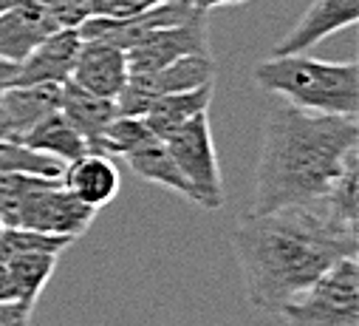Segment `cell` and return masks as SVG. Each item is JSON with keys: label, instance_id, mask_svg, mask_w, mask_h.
Returning <instances> with one entry per match:
<instances>
[{"label": "cell", "instance_id": "1", "mask_svg": "<svg viewBox=\"0 0 359 326\" xmlns=\"http://www.w3.org/2000/svg\"><path fill=\"white\" fill-rule=\"evenodd\" d=\"M232 247L243 273L246 298L255 309L280 315L339 259H356V227L334 219L323 202L283 207L272 213H246Z\"/></svg>", "mask_w": 359, "mask_h": 326}, {"label": "cell", "instance_id": "2", "mask_svg": "<svg viewBox=\"0 0 359 326\" xmlns=\"http://www.w3.org/2000/svg\"><path fill=\"white\" fill-rule=\"evenodd\" d=\"M356 148V117L317 114L278 103L263 122L249 213H272L323 199Z\"/></svg>", "mask_w": 359, "mask_h": 326}, {"label": "cell", "instance_id": "3", "mask_svg": "<svg viewBox=\"0 0 359 326\" xmlns=\"http://www.w3.org/2000/svg\"><path fill=\"white\" fill-rule=\"evenodd\" d=\"M255 83L303 111L356 117L359 68L356 63H328L303 54H269L252 71Z\"/></svg>", "mask_w": 359, "mask_h": 326}, {"label": "cell", "instance_id": "4", "mask_svg": "<svg viewBox=\"0 0 359 326\" xmlns=\"http://www.w3.org/2000/svg\"><path fill=\"white\" fill-rule=\"evenodd\" d=\"M289 326H359V264L339 259L280 309Z\"/></svg>", "mask_w": 359, "mask_h": 326}, {"label": "cell", "instance_id": "5", "mask_svg": "<svg viewBox=\"0 0 359 326\" xmlns=\"http://www.w3.org/2000/svg\"><path fill=\"white\" fill-rule=\"evenodd\" d=\"M167 150L172 153L178 171L184 174L190 188L196 190V204L207 210H218L224 204V182H221V165L212 142L210 117L198 114L182 128L164 136Z\"/></svg>", "mask_w": 359, "mask_h": 326}, {"label": "cell", "instance_id": "6", "mask_svg": "<svg viewBox=\"0 0 359 326\" xmlns=\"http://www.w3.org/2000/svg\"><path fill=\"white\" fill-rule=\"evenodd\" d=\"M218 68L212 54H190V57H178L161 68L153 71H139L130 74L125 89L116 97V108L119 114H130V117H144L147 105L161 97V94H172V91H187V89H198L204 83H215Z\"/></svg>", "mask_w": 359, "mask_h": 326}, {"label": "cell", "instance_id": "7", "mask_svg": "<svg viewBox=\"0 0 359 326\" xmlns=\"http://www.w3.org/2000/svg\"><path fill=\"white\" fill-rule=\"evenodd\" d=\"M97 210L79 202L60 179L46 182L43 188L32 190L12 219L4 227H29L51 235H65V238H79L88 227H91Z\"/></svg>", "mask_w": 359, "mask_h": 326}, {"label": "cell", "instance_id": "8", "mask_svg": "<svg viewBox=\"0 0 359 326\" xmlns=\"http://www.w3.org/2000/svg\"><path fill=\"white\" fill-rule=\"evenodd\" d=\"M207 15H210V12H201V15H196V18L187 20V23L167 26V29H156V32L139 37L130 48H125L130 74L161 68V65H167V63H172V60H178V57L210 54Z\"/></svg>", "mask_w": 359, "mask_h": 326}, {"label": "cell", "instance_id": "9", "mask_svg": "<svg viewBox=\"0 0 359 326\" xmlns=\"http://www.w3.org/2000/svg\"><path fill=\"white\" fill-rule=\"evenodd\" d=\"M128 77H130V68H128L125 48L105 40H82L74 71H71V83H76L79 89L91 91L97 97L116 100L128 83Z\"/></svg>", "mask_w": 359, "mask_h": 326}, {"label": "cell", "instance_id": "10", "mask_svg": "<svg viewBox=\"0 0 359 326\" xmlns=\"http://www.w3.org/2000/svg\"><path fill=\"white\" fill-rule=\"evenodd\" d=\"M359 20V0H314L272 54H303L323 43L328 34L348 29Z\"/></svg>", "mask_w": 359, "mask_h": 326}, {"label": "cell", "instance_id": "11", "mask_svg": "<svg viewBox=\"0 0 359 326\" xmlns=\"http://www.w3.org/2000/svg\"><path fill=\"white\" fill-rule=\"evenodd\" d=\"M79 46H82V37L76 29L51 32L37 48H32L18 63V83L15 86H34V83L62 86V83H68L76 54H79Z\"/></svg>", "mask_w": 359, "mask_h": 326}, {"label": "cell", "instance_id": "12", "mask_svg": "<svg viewBox=\"0 0 359 326\" xmlns=\"http://www.w3.org/2000/svg\"><path fill=\"white\" fill-rule=\"evenodd\" d=\"M60 182L88 207H105L116 199L119 193V171L114 165V159L97 150H85L74 162H68Z\"/></svg>", "mask_w": 359, "mask_h": 326}, {"label": "cell", "instance_id": "13", "mask_svg": "<svg viewBox=\"0 0 359 326\" xmlns=\"http://www.w3.org/2000/svg\"><path fill=\"white\" fill-rule=\"evenodd\" d=\"M51 32H57V26L40 0H20L0 12V57L20 63Z\"/></svg>", "mask_w": 359, "mask_h": 326}, {"label": "cell", "instance_id": "14", "mask_svg": "<svg viewBox=\"0 0 359 326\" xmlns=\"http://www.w3.org/2000/svg\"><path fill=\"white\" fill-rule=\"evenodd\" d=\"M60 114L85 139L88 150L100 153V139L111 125V119L119 114V108H116V100L97 97L68 79V83H62V94H60Z\"/></svg>", "mask_w": 359, "mask_h": 326}, {"label": "cell", "instance_id": "15", "mask_svg": "<svg viewBox=\"0 0 359 326\" xmlns=\"http://www.w3.org/2000/svg\"><path fill=\"white\" fill-rule=\"evenodd\" d=\"M60 94H62V86H51V83L6 89L0 94V111H4V119H6L9 139H20L48 114L60 111Z\"/></svg>", "mask_w": 359, "mask_h": 326}, {"label": "cell", "instance_id": "16", "mask_svg": "<svg viewBox=\"0 0 359 326\" xmlns=\"http://www.w3.org/2000/svg\"><path fill=\"white\" fill-rule=\"evenodd\" d=\"M212 94H215V83H204L198 89H187V91H172V94H161L156 97L147 111H144V122L150 125V131L164 139L167 133H172L175 128H182L184 122H190L198 114H207L212 105Z\"/></svg>", "mask_w": 359, "mask_h": 326}, {"label": "cell", "instance_id": "17", "mask_svg": "<svg viewBox=\"0 0 359 326\" xmlns=\"http://www.w3.org/2000/svg\"><path fill=\"white\" fill-rule=\"evenodd\" d=\"M125 162L130 165V171L136 176H142L144 182L161 185V188H167V190H172L178 196H184V199H190L196 204V190L190 188L184 174L178 171V165H175L172 153L167 150L164 139L153 136L150 142H144V145L133 148L130 153H125Z\"/></svg>", "mask_w": 359, "mask_h": 326}, {"label": "cell", "instance_id": "18", "mask_svg": "<svg viewBox=\"0 0 359 326\" xmlns=\"http://www.w3.org/2000/svg\"><path fill=\"white\" fill-rule=\"evenodd\" d=\"M18 142H23L26 148H32L37 153L60 159L62 165H68V162H74L76 156H82L88 150L85 139L71 128V122L60 111L48 114L43 122H37L32 131H26Z\"/></svg>", "mask_w": 359, "mask_h": 326}, {"label": "cell", "instance_id": "19", "mask_svg": "<svg viewBox=\"0 0 359 326\" xmlns=\"http://www.w3.org/2000/svg\"><path fill=\"white\" fill-rule=\"evenodd\" d=\"M57 253H18L6 259V267L12 273L15 289H18V301L34 306L43 287L48 284V278L57 270Z\"/></svg>", "mask_w": 359, "mask_h": 326}, {"label": "cell", "instance_id": "20", "mask_svg": "<svg viewBox=\"0 0 359 326\" xmlns=\"http://www.w3.org/2000/svg\"><path fill=\"white\" fill-rule=\"evenodd\" d=\"M62 171H65V165L60 159L37 153V150L26 148L18 139H0V176H6V174H34V176L60 179Z\"/></svg>", "mask_w": 359, "mask_h": 326}, {"label": "cell", "instance_id": "21", "mask_svg": "<svg viewBox=\"0 0 359 326\" xmlns=\"http://www.w3.org/2000/svg\"><path fill=\"white\" fill-rule=\"evenodd\" d=\"M156 133L150 131V125L144 122V117H130V114H116L111 119V125L105 128L102 139H100V153L105 156H125L133 148L150 142Z\"/></svg>", "mask_w": 359, "mask_h": 326}, {"label": "cell", "instance_id": "22", "mask_svg": "<svg viewBox=\"0 0 359 326\" xmlns=\"http://www.w3.org/2000/svg\"><path fill=\"white\" fill-rule=\"evenodd\" d=\"M74 238L51 235V233H40V230H29V227H4V233H0V259H9L18 253H57V256H62V250Z\"/></svg>", "mask_w": 359, "mask_h": 326}, {"label": "cell", "instance_id": "23", "mask_svg": "<svg viewBox=\"0 0 359 326\" xmlns=\"http://www.w3.org/2000/svg\"><path fill=\"white\" fill-rule=\"evenodd\" d=\"M57 29H79L91 18V0H40Z\"/></svg>", "mask_w": 359, "mask_h": 326}, {"label": "cell", "instance_id": "24", "mask_svg": "<svg viewBox=\"0 0 359 326\" xmlns=\"http://www.w3.org/2000/svg\"><path fill=\"white\" fill-rule=\"evenodd\" d=\"M34 306L20 301H0V326H29Z\"/></svg>", "mask_w": 359, "mask_h": 326}, {"label": "cell", "instance_id": "25", "mask_svg": "<svg viewBox=\"0 0 359 326\" xmlns=\"http://www.w3.org/2000/svg\"><path fill=\"white\" fill-rule=\"evenodd\" d=\"M0 301H18V289H15L12 273L6 267V259H0Z\"/></svg>", "mask_w": 359, "mask_h": 326}, {"label": "cell", "instance_id": "26", "mask_svg": "<svg viewBox=\"0 0 359 326\" xmlns=\"http://www.w3.org/2000/svg\"><path fill=\"white\" fill-rule=\"evenodd\" d=\"M18 83V63L0 57V94Z\"/></svg>", "mask_w": 359, "mask_h": 326}, {"label": "cell", "instance_id": "27", "mask_svg": "<svg viewBox=\"0 0 359 326\" xmlns=\"http://www.w3.org/2000/svg\"><path fill=\"white\" fill-rule=\"evenodd\" d=\"M238 4H246V0H196V6L204 12H212L218 6H238Z\"/></svg>", "mask_w": 359, "mask_h": 326}, {"label": "cell", "instance_id": "28", "mask_svg": "<svg viewBox=\"0 0 359 326\" xmlns=\"http://www.w3.org/2000/svg\"><path fill=\"white\" fill-rule=\"evenodd\" d=\"M0 139H9V131H6V119H4V111H0Z\"/></svg>", "mask_w": 359, "mask_h": 326}, {"label": "cell", "instance_id": "29", "mask_svg": "<svg viewBox=\"0 0 359 326\" xmlns=\"http://www.w3.org/2000/svg\"><path fill=\"white\" fill-rule=\"evenodd\" d=\"M15 4H20V0H0V12H6V9L15 6Z\"/></svg>", "mask_w": 359, "mask_h": 326}, {"label": "cell", "instance_id": "30", "mask_svg": "<svg viewBox=\"0 0 359 326\" xmlns=\"http://www.w3.org/2000/svg\"><path fill=\"white\" fill-rule=\"evenodd\" d=\"M0 233H4V224H0Z\"/></svg>", "mask_w": 359, "mask_h": 326}]
</instances>
